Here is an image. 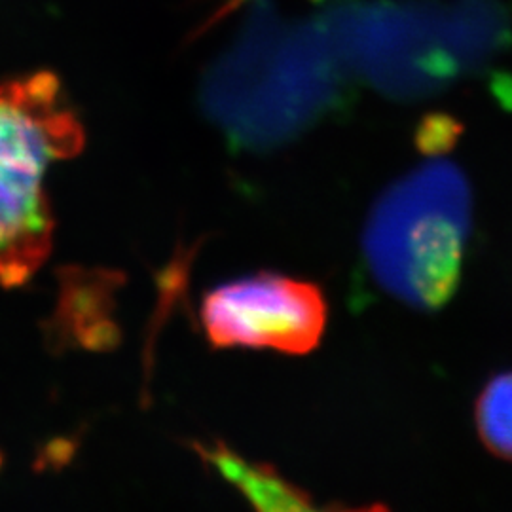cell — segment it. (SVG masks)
I'll list each match as a JSON object with an SVG mask.
<instances>
[{"label": "cell", "instance_id": "5b68a950", "mask_svg": "<svg viewBox=\"0 0 512 512\" xmlns=\"http://www.w3.org/2000/svg\"><path fill=\"white\" fill-rule=\"evenodd\" d=\"M476 427L492 452L512 459V372L495 376L480 393Z\"/></svg>", "mask_w": 512, "mask_h": 512}, {"label": "cell", "instance_id": "7a4b0ae2", "mask_svg": "<svg viewBox=\"0 0 512 512\" xmlns=\"http://www.w3.org/2000/svg\"><path fill=\"white\" fill-rule=\"evenodd\" d=\"M471 228V190L458 167L423 164L387 188L363 236L368 277L418 310H439L456 293Z\"/></svg>", "mask_w": 512, "mask_h": 512}, {"label": "cell", "instance_id": "8992f818", "mask_svg": "<svg viewBox=\"0 0 512 512\" xmlns=\"http://www.w3.org/2000/svg\"><path fill=\"white\" fill-rule=\"evenodd\" d=\"M245 2H247V0H224V2L220 4V8H217V12L213 14L211 21H219L220 18L232 14L236 8H239V6L245 4Z\"/></svg>", "mask_w": 512, "mask_h": 512}, {"label": "cell", "instance_id": "3957f363", "mask_svg": "<svg viewBox=\"0 0 512 512\" xmlns=\"http://www.w3.org/2000/svg\"><path fill=\"white\" fill-rule=\"evenodd\" d=\"M202 321L217 348L272 349L304 355L327 325V302L317 285L258 274L220 285L203 298Z\"/></svg>", "mask_w": 512, "mask_h": 512}, {"label": "cell", "instance_id": "6da1fadb", "mask_svg": "<svg viewBox=\"0 0 512 512\" xmlns=\"http://www.w3.org/2000/svg\"><path fill=\"white\" fill-rule=\"evenodd\" d=\"M86 131L54 73L0 82V285L23 287L52 253L50 167L74 158Z\"/></svg>", "mask_w": 512, "mask_h": 512}, {"label": "cell", "instance_id": "277c9868", "mask_svg": "<svg viewBox=\"0 0 512 512\" xmlns=\"http://www.w3.org/2000/svg\"><path fill=\"white\" fill-rule=\"evenodd\" d=\"M196 450L224 482L236 488L253 512H387L382 507L323 509L311 501L310 495L279 475L274 467L243 458L222 442L200 444Z\"/></svg>", "mask_w": 512, "mask_h": 512}]
</instances>
